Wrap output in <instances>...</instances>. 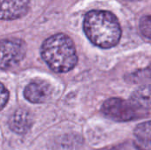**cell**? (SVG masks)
Here are the masks:
<instances>
[{
	"instance_id": "6da1fadb",
	"label": "cell",
	"mask_w": 151,
	"mask_h": 150,
	"mask_svg": "<svg viewBox=\"0 0 151 150\" xmlns=\"http://www.w3.org/2000/svg\"><path fill=\"white\" fill-rule=\"evenodd\" d=\"M84 32L96 46L110 49L116 46L121 37V27L115 15L108 11L93 10L84 18Z\"/></svg>"
},
{
	"instance_id": "7a4b0ae2",
	"label": "cell",
	"mask_w": 151,
	"mask_h": 150,
	"mask_svg": "<svg viewBox=\"0 0 151 150\" xmlns=\"http://www.w3.org/2000/svg\"><path fill=\"white\" fill-rule=\"evenodd\" d=\"M41 56L48 66L56 72H67L78 62L75 46L70 37L57 34L47 38L41 48Z\"/></svg>"
},
{
	"instance_id": "3957f363",
	"label": "cell",
	"mask_w": 151,
	"mask_h": 150,
	"mask_svg": "<svg viewBox=\"0 0 151 150\" xmlns=\"http://www.w3.org/2000/svg\"><path fill=\"white\" fill-rule=\"evenodd\" d=\"M145 110L137 106L132 101L120 98H110L102 105L103 114L116 122H127L137 119L142 116Z\"/></svg>"
},
{
	"instance_id": "277c9868",
	"label": "cell",
	"mask_w": 151,
	"mask_h": 150,
	"mask_svg": "<svg viewBox=\"0 0 151 150\" xmlns=\"http://www.w3.org/2000/svg\"><path fill=\"white\" fill-rule=\"evenodd\" d=\"M27 51L26 43L17 38L4 39L1 41V61L2 70H7L19 64L25 57Z\"/></svg>"
},
{
	"instance_id": "5b68a950",
	"label": "cell",
	"mask_w": 151,
	"mask_h": 150,
	"mask_svg": "<svg viewBox=\"0 0 151 150\" xmlns=\"http://www.w3.org/2000/svg\"><path fill=\"white\" fill-rule=\"evenodd\" d=\"M29 0H1V19L13 20L26 15L29 10Z\"/></svg>"
},
{
	"instance_id": "8992f818",
	"label": "cell",
	"mask_w": 151,
	"mask_h": 150,
	"mask_svg": "<svg viewBox=\"0 0 151 150\" xmlns=\"http://www.w3.org/2000/svg\"><path fill=\"white\" fill-rule=\"evenodd\" d=\"M51 95L50 85L45 81L36 80L29 83L24 89V97L32 103H42Z\"/></svg>"
},
{
	"instance_id": "52a82bcc",
	"label": "cell",
	"mask_w": 151,
	"mask_h": 150,
	"mask_svg": "<svg viewBox=\"0 0 151 150\" xmlns=\"http://www.w3.org/2000/svg\"><path fill=\"white\" fill-rule=\"evenodd\" d=\"M8 125L13 133L20 135L25 134L33 125V117L27 110L18 109L10 117Z\"/></svg>"
},
{
	"instance_id": "ba28073f",
	"label": "cell",
	"mask_w": 151,
	"mask_h": 150,
	"mask_svg": "<svg viewBox=\"0 0 151 150\" xmlns=\"http://www.w3.org/2000/svg\"><path fill=\"white\" fill-rule=\"evenodd\" d=\"M134 144L137 150H151V121L139 124L134 130Z\"/></svg>"
},
{
	"instance_id": "9c48e42d",
	"label": "cell",
	"mask_w": 151,
	"mask_h": 150,
	"mask_svg": "<svg viewBox=\"0 0 151 150\" xmlns=\"http://www.w3.org/2000/svg\"><path fill=\"white\" fill-rule=\"evenodd\" d=\"M131 101L145 111L151 110V85L138 88L132 94Z\"/></svg>"
},
{
	"instance_id": "30bf717a",
	"label": "cell",
	"mask_w": 151,
	"mask_h": 150,
	"mask_svg": "<svg viewBox=\"0 0 151 150\" xmlns=\"http://www.w3.org/2000/svg\"><path fill=\"white\" fill-rule=\"evenodd\" d=\"M126 80L131 83H139L146 80H151V65L146 68L135 71L127 75Z\"/></svg>"
},
{
	"instance_id": "8fae6325",
	"label": "cell",
	"mask_w": 151,
	"mask_h": 150,
	"mask_svg": "<svg viewBox=\"0 0 151 150\" xmlns=\"http://www.w3.org/2000/svg\"><path fill=\"white\" fill-rule=\"evenodd\" d=\"M139 28L143 36L151 39V15L143 16L140 19Z\"/></svg>"
},
{
	"instance_id": "7c38bea8",
	"label": "cell",
	"mask_w": 151,
	"mask_h": 150,
	"mask_svg": "<svg viewBox=\"0 0 151 150\" xmlns=\"http://www.w3.org/2000/svg\"><path fill=\"white\" fill-rule=\"evenodd\" d=\"M8 99H9V92L5 88L4 85L2 84L1 85V109L2 110L4 108L5 104L7 103Z\"/></svg>"
}]
</instances>
